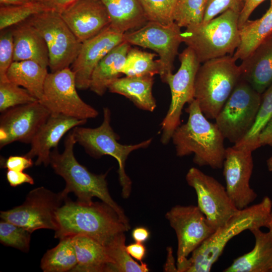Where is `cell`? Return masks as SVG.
<instances>
[{"label": "cell", "instance_id": "cell-1", "mask_svg": "<svg viewBox=\"0 0 272 272\" xmlns=\"http://www.w3.org/2000/svg\"><path fill=\"white\" fill-rule=\"evenodd\" d=\"M56 220L57 229L55 238L60 240L84 235L105 246L117 234L130 228L103 201L86 203L66 198L56 212Z\"/></svg>", "mask_w": 272, "mask_h": 272}, {"label": "cell", "instance_id": "cell-2", "mask_svg": "<svg viewBox=\"0 0 272 272\" xmlns=\"http://www.w3.org/2000/svg\"><path fill=\"white\" fill-rule=\"evenodd\" d=\"M272 220V200L264 196L258 203L239 210L177 265V272H209L222 255L228 242L244 231L266 227Z\"/></svg>", "mask_w": 272, "mask_h": 272}, {"label": "cell", "instance_id": "cell-3", "mask_svg": "<svg viewBox=\"0 0 272 272\" xmlns=\"http://www.w3.org/2000/svg\"><path fill=\"white\" fill-rule=\"evenodd\" d=\"M76 143L71 130L65 138L63 152L60 153L56 148L50 153V165L54 172L63 178L65 182V187L61 191L62 194L67 198L69 193H74L77 201L86 203L92 202L93 198L97 197L111 207L121 220L130 226L123 210L110 194L106 179L107 173L95 174L81 164L74 153Z\"/></svg>", "mask_w": 272, "mask_h": 272}, {"label": "cell", "instance_id": "cell-4", "mask_svg": "<svg viewBox=\"0 0 272 272\" xmlns=\"http://www.w3.org/2000/svg\"><path fill=\"white\" fill-rule=\"evenodd\" d=\"M186 111L187 122L175 130L171 138L176 155L182 157L194 154L193 161L199 166L223 168L226 148L218 127L208 120L195 99Z\"/></svg>", "mask_w": 272, "mask_h": 272}, {"label": "cell", "instance_id": "cell-5", "mask_svg": "<svg viewBox=\"0 0 272 272\" xmlns=\"http://www.w3.org/2000/svg\"><path fill=\"white\" fill-rule=\"evenodd\" d=\"M239 15L228 10L207 23L188 26L181 33L182 42L194 51L200 63L233 55L240 42Z\"/></svg>", "mask_w": 272, "mask_h": 272}, {"label": "cell", "instance_id": "cell-6", "mask_svg": "<svg viewBox=\"0 0 272 272\" xmlns=\"http://www.w3.org/2000/svg\"><path fill=\"white\" fill-rule=\"evenodd\" d=\"M233 55L202 63L197 72L194 99L208 119H215L240 80V72Z\"/></svg>", "mask_w": 272, "mask_h": 272}, {"label": "cell", "instance_id": "cell-7", "mask_svg": "<svg viewBox=\"0 0 272 272\" xmlns=\"http://www.w3.org/2000/svg\"><path fill=\"white\" fill-rule=\"evenodd\" d=\"M103 118L101 124L96 128L76 126L72 129L76 143L82 146L86 153L95 158L104 155L114 158L118 164V178L121 186V194L124 198L129 197L132 182L125 171V161L133 151L147 148L152 141V139L134 145H122L118 142L119 138L110 125L111 111L108 107H104Z\"/></svg>", "mask_w": 272, "mask_h": 272}, {"label": "cell", "instance_id": "cell-8", "mask_svg": "<svg viewBox=\"0 0 272 272\" xmlns=\"http://www.w3.org/2000/svg\"><path fill=\"white\" fill-rule=\"evenodd\" d=\"M261 94L240 79L215 119L225 139L237 144L248 133L255 120Z\"/></svg>", "mask_w": 272, "mask_h": 272}, {"label": "cell", "instance_id": "cell-9", "mask_svg": "<svg viewBox=\"0 0 272 272\" xmlns=\"http://www.w3.org/2000/svg\"><path fill=\"white\" fill-rule=\"evenodd\" d=\"M180 67L177 72L169 74L165 82L171 91V99L169 109L161 123V142L167 144L175 130L181 124L182 111L186 103L194 100L195 77L200 65L194 51L187 47L179 54Z\"/></svg>", "mask_w": 272, "mask_h": 272}, {"label": "cell", "instance_id": "cell-10", "mask_svg": "<svg viewBox=\"0 0 272 272\" xmlns=\"http://www.w3.org/2000/svg\"><path fill=\"white\" fill-rule=\"evenodd\" d=\"M27 21L37 29L46 43L51 72L70 67L79 53L82 43L60 14L47 11L35 14Z\"/></svg>", "mask_w": 272, "mask_h": 272}, {"label": "cell", "instance_id": "cell-11", "mask_svg": "<svg viewBox=\"0 0 272 272\" xmlns=\"http://www.w3.org/2000/svg\"><path fill=\"white\" fill-rule=\"evenodd\" d=\"M66 198L61 191L55 193L40 186L31 190L21 205L1 211L0 217L31 233L41 229L55 231L57 229L56 214Z\"/></svg>", "mask_w": 272, "mask_h": 272}, {"label": "cell", "instance_id": "cell-12", "mask_svg": "<svg viewBox=\"0 0 272 272\" xmlns=\"http://www.w3.org/2000/svg\"><path fill=\"white\" fill-rule=\"evenodd\" d=\"M75 76L70 67L48 73L43 95L39 101L51 114H60L79 119L93 118L98 111L85 102L77 91Z\"/></svg>", "mask_w": 272, "mask_h": 272}, {"label": "cell", "instance_id": "cell-13", "mask_svg": "<svg viewBox=\"0 0 272 272\" xmlns=\"http://www.w3.org/2000/svg\"><path fill=\"white\" fill-rule=\"evenodd\" d=\"M181 28L174 22L169 25L148 22L141 28L124 34V41L130 45L149 48L155 51L159 58V75L165 82L172 73L174 61L178 54L182 40Z\"/></svg>", "mask_w": 272, "mask_h": 272}, {"label": "cell", "instance_id": "cell-14", "mask_svg": "<svg viewBox=\"0 0 272 272\" xmlns=\"http://www.w3.org/2000/svg\"><path fill=\"white\" fill-rule=\"evenodd\" d=\"M185 179L188 185L195 191L197 206L214 230L225 224L239 210L230 199L225 186L214 177L191 167Z\"/></svg>", "mask_w": 272, "mask_h": 272}, {"label": "cell", "instance_id": "cell-15", "mask_svg": "<svg viewBox=\"0 0 272 272\" xmlns=\"http://www.w3.org/2000/svg\"><path fill=\"white\" fill-rule=\"evenodd\" d=\"M177 239L176 266L215 232L197 206L176 205L166 215Z\"/></svg>", "mask_w": 272, "mask_h": 272}, {"label": "cell", "instance_id": "cell-16", "mask_svg": "<svg viewBox=\"0 0 272 272\" xmlns=\"http://www.w3.org/2000/svg\"><path fill=\"white\" fill-rule=\"evenodd\" d=\"M50 113L38 101L10 108L0 117V148L15 142L30 144Z\"/></svg>", "mask_w": 272, "mask_h": 272}, {"label": "cell", "instance_id": "cell-17", "mask_svg": "<svg viewBox=\"0 0 272 272\" xmlns=\"http://www.w3.org/2000/svg\"><path fill=\"white\" fill-rule=\"evenodd\" d=\"M252 153L234 146L226 149L223 165L225 187L232 201L239 210L249 206L257 196L250 185L254 166Z\"/></svg>", "mask_w": 272, "mask_h": 272}, {"label": "cell", "instance_id": "cell-18", "mask_svg": "<svg viewBox=\"0 0 272 272\" xmlns=\"http://www.w3.org/2000/svg\"><path fill=\"white\" fill-rule=\"evenodd\" d=\"M123 35L109 25L97 35L82 43L71 69L75 76L77 89L89 88L94 69L105 55L124 41Z\"/></svg>", "mask_w": 272, "mask_h": 272}, {"label": "cell", "instance_id": "cell-19", "mask_svg": "<svg viewBox=\"0 0 272 272\" xmlns=\"http://www.w3.org/2000/svg\"><path fill=\"white\" fill-rule=\"evenodd\" d=\"M60 14L81 43L97 35L110 25L105 6L98 0H77Z\"/></svg>", "mask_w": 272, "mask_h": 272}, {"label": "cell", "instance_id": "cell-20", "mask_svg": "<svg viewBox=\"0 0 272 272\" xmlns=\"http://www.w3.org/2000/svg\"><path fill=\"white\" fill-rule=\"evenodd\" d=\"M87 121L86 119L60 114H51L40 128L30 143V150L25 155L29 158L36 157L35 165L50 164L51 151L57 148L62 137L74 127L81 126Z\"/></svg>", "mask_w": 272, "mask_h": 272}, {"label": "cell", "instance_id": "cell-21", "mask_svg": "<svg viewBox=\"0 0 272 272\" xmlns=\"http://www.w3.org/2000/svg\"><path fill=\"white\" fill-rule=\"evenodd\" d=\"M240 79L262 94L272 84V35L239 65Z\"/></svg>", "mask_w": 272, "mask_h": 272}, {"label": "cell", "instance_id": "cell-22", "mask_svg": "<svg viewBox=\"0 0 272 272\" xmlns=\"http://www.w3.org/2000/svg\"><path fill=\"white\" fill-rule=\"evenodd\" d=\"M12 30L14 61H34L42 66H49L46 43L37 29L27 20L15 25Z\"/></svg>", "mask_w": 272, "mask_h": 272}, {"label": "cell", "instance_id": "cell-23", "mask_svg": "<svg viewBox=\"0 0 272 272\" xmlns=\"http://www.w3.org/2000/svg\"><path fill=\"white\" fill-rule=\"evenodd\" d=\"M267 232L260 229L250 231L255 238V245L249 252L237 257L224 272H270L272 267V228Z\"/></svg>", "mask_w": 272, "mask_h": 272}, {"label": "cell", "instance_id": "cell-24", "mask_svg": "<svg viewBox=\"0 0 272 272\" xmlns=\"http://www.w3.org/2000/svg\"><path fill=\"white\" fill-rule=\"evenodd\" d=\"M131 47L123 41L110 51L96 65L92 74L89 89L99 96L104 94L109 86L122 75L127 53Z\"/></svg>", "mask_w": 272, "mask_h": 272}, {"label": "cell", "instance_id": "cell-25", "mask_svg": "<svg viewBox=\"0 0 272 272\" xmlns=\"http://www.w3.org/2000/svg\"><path fill=\"white\" fill-rule=\"evenodd\" d=\"M77 264L74 272H111L112 261L106 247L84 235L72 237Z\"/></svg>", "mask_w": 272, "mask_h": 272}, {"label": "cell", "instance_id": "cell-26", "mask_svg": "<svg viewBox=\"0 0 272 272\" xmlns=\"http://www.w3.org/2000/svg\"><path fill=\"white\" fill-rule=\"evenodd\" d=\"M153 84V77L125 76L114 81L108 90L124 96L138 108L153 112L157 106L152 93Z\"/></svg>", "mask_w": 272, "mask_h": 272}, {"label": "cell", "instance_id": "cell-27", "mask_svg": "<svg viewBox=\"0 0 272 272\" xmlns=\"http://www.w3.org/2000/svg\"><path fill=\"white\" fill-rule=\"evenodd\" d=\"M105 6L110 26L124 34L141 28L148 22L138 0H98Z\"/></svg>", "mask_w": 272, "mask_h": 272}, {"label": "cell", "instance_id": "cell-28", "mask_svg": "<svg viewBox=\"0 0 272 272\" xmlns=\"http://www.w3.org/2000/svg\"><path fill=\"white\" fill-rule=\"evenodd\" d=\"M240 44L233 55L236 60H243L272 35V8L259 19L248 20L239 29Z\"/></svg>", "mask_w": 272, "mask_h": 272}, {"label": "cell", "instance_id": "cell-29", "mask_svg": "<svg viewBox=\"0 0 272 272\" xmlns=\"http://www.w3.org/2000/svg\"><path fill=\"white\" fill-rule=\"evenodd\" d=\"M47 68L32 60L13 61L7 72L9 81L26 89L40 100L43 95Z\"/></svg>", "mask_w": 272, "mask_h": 272}, {"label": "cell", "instance_id": "cell-30", "mask_svg": "<svg viewBox=\"0 0 272 272\" xmlns=\"http://www.w3.org/2000/svg\"><path fill=\"white\" fill-rule=\"evenodd\" d=\"M77 260L72 237L60 239L54 247L48 250L41 260L44 272L72 271Z\"/></svg>", "mask_w": 272, "mask_h": 272}, {"label": "cell", "instance_id": "cell-31", "mask_svg": "<svg viewBox=\"0 0 272 272\" xmlns=\"http://www.w3.org/2000/svg\"><path fill=\"white\" fill-rule=\"evenodd\" d=\"M111 261V272H147L148 265L135 261L126 249L124 232L117 234L106 246Z\"/></svg>", "mask_w": 272, "mask_h": 272}, {"label": "cell", "instance_id": "cell-32", "mask_svg": "<svg viewBox=\"0 0 272 272\" xmlns=\"http://www.w3.org/2000/svg\"><path fill=\"white\" fill-rule=\"evenodd\" d=\"M157 55L155 53L130 47L121 71L122 75L125 76L148 77L159 75V64L158 59H154Z\"/></svg>", "mask_w": 272, "mask_h": 272}, {"label": "cell", "instance_id": "cell-33", "mask_svg": "<svg viewBox=\"0 0 272 272\" xmlns=\"http://www.w3.org/2000/svg\"><path fill=\"white\" fill-rule=\"evenodd\" d=\"M272 116V84L261 94V99L254 123L244 138L234 144L236 147L252 152L260 147L258 137Z\"/></svg>", "mask_w": 272, "mask_h": 272}, {"label": "cell", "instance_id": "cell-34", "mask_svg": "<svg viewBox=\"0 0 272 272\" xmlns=\"http://www.w3.org/2000/svg\"><path fill=\"white\" fill-rule=\"evenodd\" d=\"M47 11L39 1H30L20 5L1 6L0 30L18 25L35 14Z\"/></svg>", "mask_w": 272, "mask_h": 272}, {"label": "cell", "instance_id": "cell-35", "mask_svg": "<svg viewBox=\"0 0 272 272\" xmlns=\"http://www.w3.org/2000/svg\"><path fill=\"white\" fill-rule=\"evenodd\" d=\"M147 22L163 25L174 22L175 11L180 0H138Z\"/></svg>", "mask_w": 272, "mask_h": 272}, {"label": "cell", "instance_id": "cell-36", "mask_svg": "<svg viewBox=\"0 0 272 272\" xmlns=\"http://www.w3.org/2000/svg\"><path fill=\"white\" fill-rule=\"evenodd\" d=\"M207 0H180L174 16V22L180 27L203 22Z\"/></svg>", "mask_w": 272, "mask_h": 272}, {"label": "cell", "instance_id": "cell-37", "mask_svg": "<svg viewBox=\"0 0 272 272\" xmlns=\"http://www.w3.org/2000/svg\"><path fill=\"white\" fill-rule=\"evenodd\" d=\"M31 234L22 227L3 220L1 221L0 242L6 246L27 252L30 248Z\"/></svg>", "mask_w": 272, "mask_h": 272}, {"label": "cell", "instance_id": "cell-38", "mask_svg": "<svg viewBox=\"0 0 272 272\" xmlns=\"http://www.w3.org/2000/svg\"><path fill=\"white\" fill-rule=\"evenodd\" d=\"M10 81L0 82V111L38 101L29 91Z\"/></svg>", "mask_w": 272, "mask_h": 272}, {"label": "cell", "instance_id": "cell-39", "mask_svg": "<svg viewBox=\"0 0 272 272\" xmlns=\"http://www.w3.org/2000/svg\"><path fill=\"white\" fill-rule=\"evenodd\" d=\"M14 42L12 29L3 30L0 35V82L9 81L7 72L13 63Z\"/></svg>", "mask_w": 272, "mask_h": 272}, {"label": "cell", "instance_id": "cell-40", "mask_svg": "<svg viewBox=\"0 0 272 272\" xmlns=\"http://www.w3.org/2000/svg\"><path fill=\"white\" fill-rule=\"evenodd\" d=\"M245 2L246 0H207L202 23H207L228 10L240 14Z\"/></svg>", "mask_w": 272, "mask_h": 272}, {"label": "cell", "instance_id": "cell-41", "mask_svg": "<svg viewBox=\"0 0 272 272\" xmlns=\"http://www.w3.org/2000/svg\"><path fill=\"white\" fill-rule=\"evenodd\" d=\"M33 165L32 159L24 156H10L8 158H1V165L7 170L23 171Z\"/></svg>", "mask_w": 272, "mask_h": 272}, {"label": "cell", "instance_id": "cell-42", "mask_svg": "<svg viewBox=\"0 0 272 272\" xmlns=\"http://www.w3.org/2000/svg\"><path fill=\"white\" fill-rule=\"evenodd\" d=\"M6 178L9 184L12 187H16L24 183H34L33 178L23 171L7 170Z\"/></svg>", "mask_w": 272, "mask_h": 272}, {"label": "cell", "instance_id": "cell-43", "mask_svg": "<svg viewBox=\"0 0 272 272\" xmlns=\"http://www.w3.org/2000/svg\"><path fill=\"white\" fill-rule=\"evenodd\" d=\"M265 0H246L244 8L240 13L238 20L239 29L249 19L252 13Z\"/></svg>", "mask_w": 272, "mask_h": 272}, {"label": "cell", "instance_id": "cell-44", "mask_svg": "<svg viewBox=\"0 0 272 272\" xmlns=\"http://www.w3.org/2000/svg\"><path fill=\"white\" fill-rule=\"evenodd\" d=\"M77 0H38L48 11L60 14Z\"/></svg>", "mask_w": 272, "mask_h": 272}, {"label": "cell", "instance_id": "cell-45", "mask_svg": "<svg viewBox=\"0 0 272 272\" xmlns=\"http://www.w3.org/2000/svg\"><path fill=\"white\" fill-rule=\"evenodd\" d=\"M129 255L134 259L142 262L146 254V248L143 243L135 242L126 246Z\"/></svg>", "mask_w": 272, "mask_h": 272}, {"label": "cell", "instance_id": "cell-46", "mask_svg": "<svg viewBox=\"0 0 272 272\" xmlns=\"http://www.w3.org/2000/svg\"><path fill=\"white\" fill-rule=\"evenodd\" d=\"M258 143L260 147L265 145L272 146V116L260 131Z\"/></svg>", "mask_w": 272, "mask_h": 272}, {"label": "cell", "instance_id": "cell-47", "mask_svg": "<svg viewBox=\"0 0 272 272\" xmlns=\"http://www.w3.org/2000/svg\"><path fill=\"white\" fill-rule=\"evenodd\" d=\"M150 235L148 229L144 227H137L131 233L132 237L135 242L143 243L148 240Z\"/></svg>", "mask_w": 272, "mask_h": 272}, {"label": "cell", "instance_id": "cell-48", "mask_svg": "<svg viewBox=\"0 0 272 272\" xmlns=\"http://www.w3.org/2000/svg\"><path fill=\"white\" fill-rule=\"evenodd\" d=\"M168 258H169L168 259V263L167 264V268H165L166 271H177V266H175V262H174V259L172 255V250L171 249H170L168 250Z\"/></svg>", "mask_w": 272, "mask_h": 272}, {"label": "cell", "instance_id": "cell-49", "mask_svg": "<svg viewBox=\"0 0 272 272\" xmlns=\"http://www.w3.org/2000/svg\"><path fill=\"white\" fill-rule=\"evenodd\" d=\"M30 0H0L1 6L20 5L26 4Z\"/></svg>", "mask_w": 272, "mask_h": 272}, {"label": "cell", "instance_id": "cell-50", "mask_svg": "<svg viewBox=\"0 0 272 272\" xmlns=\"http://www.w3.org/2000/svg\"><path fill=\"white\" fill-rule=\"evenodd\" d=\"M266 166L269 171L272 172V156L266 160Z\"/></svg>", "mask_w": 272, "mask_h": 272}, {"label": "cell", "instance_id": "cell-51", "mask_svg": "<svg viewBox=\"0 0 272 272\" xmlns=\"http://www.w3.org/2000/svg\"><path fill=\"white\" fill-rule=\"evenodd\" d=\"M269 227H271L272 228V220H271V223L270 224V225H269ZM270 272H272V267H271V271Z\"/></svg>", "mask_w": 272, "mask_h": 272}, {"label": "cell", "instance_id": "cell-52", "mask_svg": "<svg viewBox=\"0 0 272 272\" xmlns=\"http://www.w3.org/2000/svg\"><path fill=\"white\" fill-rule=\"evenodd\" d=\"M269 8H272V0H271V2H270V7Z\"/></svg>", "mask_w": 272, "mask_h": 272}, {"label": "cell", "instance_id": "cell-53", "mask_svg": "<svg viewBox=\"0 0 272 272\" xmlns=\"http://www.w3.org/2000/svg\"><path fill=\"white\" fill-rule=\"evenodd\" d=\"M38 0H32V1H37Z\"/></svg>", "mask_w": 272, "mask_h": 272}, {"label": "cell", "instance_id": "cell-54", "mask_svg": "<svg viewBox=\"0 0 272 272\" xmlns=\"http://www.w3.org/2000/svg\"><path fill=\"white\" fill-rule=\"evenodd\" d=\"M30 1H32V0H30Z\"/></svg>", "mask_w": 272, "mask_h": 272}]
</instances>
